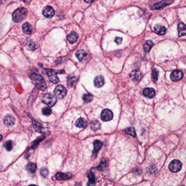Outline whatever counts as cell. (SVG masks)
I'll return each mask as SVG.
<instances>
[{
	"mask_svg": "<svg viewBox=\"0 0 186 186\" xmlns=\"http://www.w3.org/2000/svg\"><path fill=\"white\" fill-rule=\"evenodd\" d=\"M182 164L178 160H173L169 165V169L170 172L176 173L181 170Z\"/></svg>",
	"mask_w": 186,
	"mask_h": 186,
	"instance_id": "277c9868",
	"label": "cell"
},
{
	"mask_svg": "<svg viewBox=\"0 0 186 186\" xmlns=\"http://www.w3.org/2000/svg\"><path fill=\"white\" fill-rule=\"evenodd\" d=\"M37 169V166L36 164L34 163H28L26 165V170L28 172L30 173L33 174L36 172Z\"/></svg>",
	"mask_w": 186,
	"mask_h": 186,
	"instance_id": "603a6c76",
	"label": "cell"
},
{
	"mask_svg": "<svg viewBox=\"0 0 186 186\" xmlns=\"http://www.w3.org/2000/svg\"><path fill=\"white\" fill-rule=\"evenodd\" d=\"M27 1V0H25V1Z\"/></svg>",
	"mask_w": 186,
	"mask_h": 186,
	"instance_id": "f35d334b",
	"label": "cell"
},
{
	"mask_svg": "<svg viewBox=\"0 0 186 186\" xmlns=\"http://www.w3.org/2000/svg\"><path fill=\"white\" fill-rule=\"evenodd\" d=\"M41 173L42 176L43 177H46L49 173L48 169H47V167H42L41 170Z\"/></svg>",
	"mask_w": 186,
	"mask_h": 186,
	"instance_id": "d590c367",
	"label": "cell"
},
{
	"mask_svg": "<svg viewBox=\"0 0 186 186\" xmlns=\"http://www.w3.org/2000/svg\"><path fill=\"white\" fill-rule=\"evenodd\" d=\"M42 102L47 104L49 107H53L57 102V98L50 93H47L42 97Z\"/></svg>",
	"mask_w": 186,
	"mask_h": 186,
	"instance_id": "3957f363",
	"label": "cell"
},
{
	"mask_svg": "<svg viewBox=\"0 0 186 186\" xmlns=\"http://www.w3.org/2000/svg\"><path fill=\"white\" fill-rule=\"evenodd\" d=\"M23 31L25 34H31L32 33V28L28 23H26L23 25Z\"/></svg>",
	"mask_w": 186,
	"mask_h": 186,
	"instance_id": "44dd1931",
	"label": "cell"
},
{
	"mask_svg": "<svg viewBox=\"0 0 186 186\" xmlns=\"http://www.w3.org/2000/svg\"><path fill=\"white\" fill-rule=\"evenodd\" d=\"M115 42L117 44L120 45L121 44L122 42V38L116 37L115 38Z\"/></svg>",
	"mask_w": 186,
	"mask_h": 186,
	"instance_id": "8d00e7d4",
	"label": "cell"
},
{
	"mask_svg": "<svg viewBox=\"0 0 186 186\" xmlns=\"http://www.w3.org/2000/svg\"><path fill=\"white\" fill-rule=\"evenodd\" d=\"M90 127L91 129L93 131H96L98 130L101 127V123L98 121L94 120L90 123Z\"/></svg>",
	"mask_w": 186,
	"mask_h": 186,
	"instance_id": "cb8c5ba5",
	"label": "cell"
},
{
	"mask_svg": "<svg viewBox=\"0 0 186 186\" xmlns=\"http://www.w3.org/2000/svg\"><path fill=\"white\" fill-rule=\"evenodd\" d=\"M75 125L77 127L84 128L87 126V122L83 118H79L75 122Z\"/></svg>",
	"mask_w": 186,
	"mask_h": 186,
	"instance_id": "ffe728a7",
	"label": "cell"
},
{
	"mask_svg": "<svg viewBox=\"0 0 186 186\" xmlns=\"http://www.w3.org/2000/svg\"><path fill=\"white\" fill-rule=\"evenodd\" d=\"M55 10L52 7L50 6H47L45 7L43 10V15L47 18H51L55 15Z\"/></svg>",
	"mask_w": 186,
	"mask_h": 186,
	"instance_id": "9c48e42d",
	"label": "cell"
},
{
	"mask_svg": "<svg viewBox=\"0 0 186 186\" xmlns=\"http://www.w3.org/2000/svg\"><path fill=\"white\" fill-rule=\"evenodd\" d=\"M28 14V10L25 8H19L12 14L13 20L15 23H20L24 20Z\"/></svg>",
	"mask_w": 186,
	"mask_h": 186,
	"instance_id": "7a4b0ae2",
	"label": "cell"
},
{
	"mask_svg": "<svg viewBox=\"0 0 186 186\" xmlns=\"http://www.w3.org/2000/svg\"><path fill=\"white\" fill-rule=\"evenodd\" d=\"M159 72L156 69H154L152 70V78L154 79V81H157L158 80Z\"/></svg>",
	"mask_w": 186,
	"mask_h": 186,
	"instance_id": "e575fe53",
	"label": "cell"
},
{
	"mask_svg": "<svg viewBox=\"0 0 186 186\" xmlns=\"http://www.w3.org/2000/svg\"><path fill=\"white\" fill-rule=\"evenodd\" d=\"M125 132L127 134L131 135L133 137L136 136V132H135V130L132 127H129V128H127L126 130H125Z\"/></svg>",
	"mask_w": 186,
	"mask_h": 186,
	"instance_id": "4dcf8cb0",
	"label": "cell"
},
{
	"mask_svg": "<svg viewBox=\"0 0 186 186\" xmlns=\"http://www.w3.org/2000/svg\"><path fill=\"white\" fill-rule=\"evenodd\" d=\"M56 179L59 181H65L68 180L72 177V174L70 173H62L57 172L56 174Z\"/></svg>",
	"mask_w": 186,
	"mask_h": 186,
	"instance_id": "8fae6325",
	"label": "cell"
},
{
	"mask_svg": "<svg viewBox=\"0 0 186 186\" xmlns=\"http://www.w3.org/2000/svg\"><path fill=\"white\" fill-rule=\"evenodd\" d=\"M154 32L159 35H164L167 32V29L164 26L157 25L154 27Z\"/></svg>",
	"mask_w": 186,
	"mask_h": 186,
	"instance_id": "ac0fdd59",
	"label": "cell"
},
{
	"mask_svg": "<svg viewBox=\"0 0 186 186\" xmlns=\"http://www.w3.org/2000/svg\"><path fill=\"white\" fill-rule=\"evenodd\" d=\"M107 166V161L105 159H102L99 165L97 167V169L101 172H104L105 171Z\"/></svg>",
	"mask_w": 186,
	"mask_h": 186,
	"instance_id": "d4e9b609",
	"label": "cell"
},
{
	"mask_svg": "<svg viewBox=\"0 0 186 186\" xmlns=\"http://www.w3.org/2000/svg\"><path fill=\"white\" fill-rule=\"evenodd\" d=\"M88 182L91 185H93L96 183V177L94 173L92 172H90L88 174Z\"/></svg>",
	"mask_w": 186,
	"mask_h": 186,
	"instance_id": "f546056e",
	"label": "cell"
},
{
	"mask_svg": "<svg viewBox=\"0 0 186 186\" xmlns=\"http://www.w3.org/2000/svg\"><path fill=\"white\" fill-rule=\"evenodd\" d=\"M33 126L35 130L39 133H42L43 127L36 120H33Z\"/></svg>",
	"mask_w": 186,
	"mask_h": 186,
	"instance_id": "484cf974",
	"label": "cell"
},
{
	"mask_svg": "<svg viewBox=\"0 0 186 186\" xmlns=\"http://www.w3.org/2000/svg\"><path fill=\"white\" fill-rule=\"evenodd\" d=\"M173 1V0H164L161 2L154 4L151 7V8L153 10H161L167 6L171 5Z\"/></svg>",
	"mask_w": 186,
	"mask_h": 186,
	"instance_id": "52a82bcc",
	"label": "cell"
},
{
	"mask_svg": "<svg viewBox=\"0 0 186 186\" xmlns=\"http://www.w3.org/2000/svg\"><path fill=\"white\" fill-rule=\"evenodd\" d=\"M76 81H77V78L75 76H73V75L69 76L68 78V82H67L68 87L73 86Z\"/></svg>",
	"mask_w": 186,
	"mask_h": 186,
	"instance_id": "83f0119b",
	"label": "cell"
},
{
	"mask_svg": "<svg viewBox=\"0 0 186 186\" xmlns=\"http://www.w3.org/2000/svg\"><path fill=\"white\" fill-rule=\"evenodd\" d=\"M93 96L91 93H85L84 94L83 99L85 103L91 102L93 99Z\"/></svg>",
	"mask_w": 186,
	"mask_h": 186,
	"instance_id": "f1b7e54d",
	"label": "cell"
},
{
	"mask_svg": "<svg viewBox=\"0 0 186 186\" xmlns=\"http://www.w3.org/2000/svg\"><path fill=\"white\" fill-rule=\"evenodd\" d=\"M26 46H27V48H28V50H34L36 48L34 43L31 41H29L26 43Z\"/></svg>",
	"mask_w": 186,
	"mask_h": 186,
	"instance_id": "836d02e7",
	"label": "cell"
},
{
	"mask_svg": "<svg viewBox=\"0 0 186 186\" xmlns=\"http://www.w3.org/2000/svg\"><path fill=\"white\" fill-rule=\"evenodd\" d=\"M42 113L45 116H49L51 115L52 113V110L49 107H45L42 109Z\"/></svg>",
	"mask_w": 186,
	"mask_h": 186,
	"instance_id": "d6a6232c",
	"label": "cell"
},
{
	"mask_svg": "<svg viewBox=\"0 0 186 186\" xmlns=\"http://www.w3.org/2000/svg\"><path fill=\"white\" fill-rule=\"evenodd\" d=\"M103 143L99 140H96L94 143H93V146H94V149H93V151L92 152V154L94 157H96L97 156L99 151L100 150V149H101Z\"/></svg>",
	"mask_w": 186,
	"mask_h": 186,
	"instance_id": "7c38bea8",
	"label": "cell"
},
{
	"mask_svg": "<svg viewBox=\"0 0 186 186\" xmlns=\"http://www.w3.org/2000/svg\"><path fill=\"white\" fill-rule=\"evenodd\" d=\"M86 3H92V2H93L94 0H84Z\"/></svg>",
	"mask_w": 186,
	"mask_h": 186,
	"instance_id": "74e56055",
	"label": "cell"
},
{
	"mask_svg": "<svg viewBox=\"0 0 186 186\" xmlns=\"http://www.w3.org/2000/svg\"><path fill=\"white\" fill-rule=\"evenodd\" d=\"M75 55L80 62H82L84 60V59L85 58V57L87 55L84 50L81 49L76 52Z\"/></svg>",
	"mask_w": 186,
	"mask_h": 186,
	"instance_id": "7402d4cb",
	"label": "cell"
},
{
	"mask_svg": "<svg viewBox=\"0 0 186 186\" xmlns=\"http://www.w3.org/2000/svg\"><path fill=\"white\" fill-rule=\"evenodd\" d=\"M4 146H5V149L7 151H10L12 149V148H13L12 141L11 140H8V141H6V143L4 144Z\"/></svg>",
	"mask_w": 186,
	"mask_h": 186,
	"instance_id": "1f68e13d",
	"label": "cell"
},
{
	"mask_svg": "<svg viewBox=\"0 0 186 186\" xmlns=\"http://www.w3.org/2000/svg\"><path fill=\"white\" fill-rule=\"evenodd\" d=\"M183 77V73L181 70H174L170 75V78L173 81H178Z\"/></svg>",
	"mask_w": 186,
	"mask_h": 186,
	"instance_id": "30bf717a",
	"label": "cell"
},
{
	"mask_svg": "<svg viewBox=\"0 0 186 186\" xmlns=\"http://www.w3.org/2000/svg\"><path fill=\"white\" fill-rule=\"evenodd\" d=\"M67 93L66 88L62 85H59L55 88L54 93L56 98L58 99H63L65 97Z\"/></svg>",
	"mask_w": 186,
	"mask_h": 186,
	"instance_id": "5b68a950",
	"label": "cell"
},
{
	"mask_svg": "<svg viewBox=\"0 0 186 186\" xmlns=\"http://www.w3.org/2000/svg\"><path fill=\"white\" fill-rule=\"evenodd\" d=\"M130 76L133 80L138 81L142 77V73L139 70H134L130 73Z\"/></svg>",
	"mask_w": 186,
	"mask_h": 186,
	"instance_id": "5bb4252c",
	"label": "cell"
},
{
	"mask_svg": "<svg viewBox=\"0 0 186 186\" xmlns=\"http://www.w3.org/2000/svg\"><path fill=\"white\" fill-rule=\"evenodd\" d=\"M31 79L37 88L40 90L44 91L47 88V85L44 81V79L41 75L37 73H33L30 76Z\"/></svg>",
	"mask_w": 186,
	"mask_h": 186,
	"instance_id": "6da1fadb",
	"label": "cell"
},
{
	"mask_svg": "<svg viewBox=\"0 0 186 186\" xmlns=\"http://www.w3.org/2000/svg\"><path fill=\"white\" fill-rule=\"evenodd\" d=\"M78 37L79 36L77 33L75 32H72L67 36V39L70 44H73L75 42H76Z\"/></svg>",
	"mask_w": 186,
	"mask_h": 186,
	"instance_id": "d6986e66",
	"label": "cell"
},
{
	"mask_svg": "<svg viewBox=\"0 0 186 186\" xmlns=\"http://www.w3.org/2000/svg\"><path fill=\"white\" fill-rule=\"evenodd\" d=\"M15 118L12 115H7L4 118V123L8 127L13 126L15 123Z\"/></svg>",
	"mask_w": 186,
	"mask_h": 186,
	"instance_id": "2e32d148",
	"label": "cell"
},
{
	"mask_svg": "<svg viewBox=\"0 0 186 186\" xmlns=\"http://www.w3.org/2000/svg\"><path fill=\"white\" fill-rule=\"evenodd\" d=\"M104 78L102 75H98L97 77H96L94 80V86L97 88H100L102 87L104 85Z\"/></svg>",
	"mask_w": 186,
	"mask_h": 186,
	"instance_id": "9a60e30c",
	"label": "cell"
},
{
	"mask_svg": "<svg viewBox=\"0 0 186 186\" xmlns=\"http://www.w3.org/2000/svg\"><path fill=\"white\" fill-rule=\"evenodd\" d=\"M154 45V43L151 41H147L145 43L144 45V49L145 51L146 52H149L151 50V49L152 48Z\"/></svg>",
	"mask_w": 186,
	"mask_h": 186,
	"instance_id": "4316f807",
	"label": "cell"
},
{
	"mask_svg": "<svg viewBox=\"0 0 186 186\" xmlns=\"http://www.w3.org/2000/svg\"><path fill=\"white\" fill-rule=\"evenodd\" d=\"M113 118V114L111 110L109 109H104L103 110L101 115V120L105 122L110 121Z\"/></svg>",
	"mask_w": 186,
	"mask_h": 186,
	"instance_id": "ba28073f",
	"label": "cell"
},
{
	"mask_svg": "<svg viewBox=\"0 0 186 186\" xmlns=\"http://www.w3.org/2000/svg\"><path fill=\"white\" fill-rule=\"evenodd\" d=\"M178 36L182 37L186 35V25L183 23H180L178 25Z\"/></svg>",
	"mask_w": 186,
	"mask_h": 186,
	"instance_id": "e0dca14e",
	"label": "cell"
},
{
	"mask_svg": "<svg viewBox=\"0 0 186 186\" xmlns=\"http://www.w3.org/2000/svg\"><path fill=\"white\" fill-rule=\"evenodd\" d=\"M47 74L48 76L50 81L51 83L54 84H57L59 82V79L57 76V74L58 73V71H55L52 70H50V69H45Z\"/></svg>",
	"mask_w": 186,
	"mask_h": 186,
	"instance_id": "8992f818",
	"label": "cell"
},
{
	"mask_svg": "<svg viewBox=\"0 0 186 186\" xmlns=\"http://www.w3.org/2000/svg\"><path fill=\"white\" fill-rule=\"evenodd\" d=\"M143 94L144 96L149 98H153L154 97L155 94H156V92L154 88H145L143 90Z\"/></svg>",
	"mask_w": 186,
	"mask_h": 186,
	"instance_id": "4fadbf2b",
	"label": "cell"
}]
</instances>
